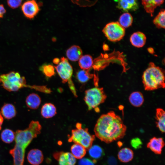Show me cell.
Returning a JSON list of instances; mask_svg holds the SVG:
<instances>
[{
	"label": "cell",
	"instance_id": "28",
	"mask_svg": "<svg viewBox=\"0 0 165 165\" xmlns=\"http://www.w3.org/2000/svg\"><path fill=\"white\" fill-rule=\"evenodd\" d=\"M88 150L90 156L95 160L101 158L103 155V149L98 145H92Z\"/></svg>",
	"mask_w": 165,
	"mask_h": 165
},
{
	"label": "cell",
	"instance_id": "31",
	"mask_svg": "<svg viewBox=\"0 0 165 165\" xmlns=\"http://www.w3.org/2000/svg\"><path fill=\"white\" fill-rule=\"evenodd\" d=\"M22 0H7L8 5L12 9H16L20 6Z\"/></svg>",
	"mask_w": 165,
	"mask_h": 165
},
{
	"label": "cell",
	"instance_id": "7",
	"mask_svg": "<svg viewBox=\"0 0 165 165\" xmlns=\"http://www.w3.org/2000/svg\"><path fill=\"white\" fill-rule=\"evenodd\" d=\"M106 98L103 88L95 87L85 91L84 100L90 110L104 103Z\"/></svg>",
	"mask_w": 165,
	"mask_h": 165
},
{
	"label": "cell",
	"instance_id": "3",
	"mask_svg": "<svg viewBox=\"0 0 165 165\" xmlns=\"http://www.w3.org/2000/svg\"><path fill=\"white\" fill-rule=\"evenodd\" d=\"M0 83L4 89L10 92L17 91L24 87L45 93L48 90L45 86L27 85L25 77L14 71L0 75Z\"/></svg>",
	"mask_w": 165,
	"mask_h": 165
},
{
	"label": "cell",
	"instance_id": "4",
	"mask_svg": "<svg viewBox=\"0 0 165 165\" xmlns=\"http://www.w3.org/2000/svg\"><path fill=\"white\" fill-rule=\"evenodd\" d=\"M142 82L145 90H153L165 86V76L163 70L152 62L144 72Z\"/></svg>",
	"mask_w": 165,
	"mask_h": 165
},
{
	"label": "cell",
	"instance_id": "30",
	"mask_svg": "<svg viewBox=\"0 0 165 165\" xmlns=\"http://www.w3.org/2000/svg\"><path fill=\"white\" fill-rule=\"evenodd\" d=\"M42 72L47 77H50L55 74L53 67L51 65H45L41 67Z\"/></svg>",
	"mask_w": 165,
	"mask_h": 165
},
{
	"label": "cell",
	"instance_id": "12",
	"mask_svg": "<svg viewBox=\"0 0 165 165\" xmlns=\"http://www.w3.org/2000/svg\"><path fill=\"white\" fill-rule=\"evenodd\" d=\"M116 7L122 11H135L138 8L137 0H117Z\"/></svg>",
	"mask_w": 165,
	"mask_h": 165
},
{
	"label": "cell",
	"instance_id": "26",
	"mask_svg": "<svg viewBox=\"0 0 165 165\" xmlns=\"http://www.w3.org/2000/svg\"><path fill=\"white\" fill-rule=\"evenodd\" d=\"M2 141L6 143L12 142L15 139V133L12 130L6 129L3 130L1 134Z\"/></svg>",
	"mask_w": 165,
	"mask_h": 165
},
{
	"label": "cell",
	"instance_id": "29",
	"mask_svg": "<svg viewBox=\"0 0 165 165\" xmlns=\"http://www.w3.org/2000/svg\"><path fill=\"white\" fill-rule=\"evenodd\" d=\"M165 10L161 9L153 20V23L158 28H165Z\"/></svg>",
	"mask_w": 165,
	"mask_h": 165
},
{
	"label": "cell",
	"instance_id": "2",
	"mask_svg": "<svg viewBox=\"0 0 165 165\" xmlns=\"http://www.w3.org/2000/svg\"><path fill=\"white\" fill-rule=\"evenodd\" d=\"M41 129L39 122L33 120L26 129L16 131L15 146L9 151L13 158V165H24L25 149L33 139L40 133Z\"/></svg>",
	"mask_w": 165,
	"mask_h": 165
},
{
	"label": "cell",
	"instance_id": "22",
	"mask_svg": "<svg viewBox=\"0 0 165 165\" xmlns=\"http://www.w3.org/2000/svg\"><path fill=\"white\" fill-rule=\"evenodd\" d=\"M129 100L131 105L137 107L141 106L144 101L143 96L139 91H135L131 93L129 96Z\"/></svg>",
	"mask_w": 165,
	"mask_h": 165
},
{
	"label": "cell",
	"instance_id": "19",
	"mask_svg": "<svg viewBox=\"0 0 165 165\" xmlns=\"http://www.w3.org/2000/svg\"><path fill=\"white\" fill-rule=\"evenodd\" d=\"M118 157L119 160L123 163H127L131 161L134 157L132 150L128 148L121 149L119 152Z\"/></svg>",
	"mask_w": 165,
	"mask_h": 165
},
{
	"label": "cell",
	"instance_id": "16",
	"mask_svg": "<svg viewBox=\"0 0 165 165\" xmlns=\"http://www.w3.org/2000/svg\"><path fill=\"white\" fill-rule=\"evenodd\" d=\"M142 3L146 11L151 16L155 9L163 3L164 0H141Z\"/></svg>",
	"mask_w": 165,
	"mask_h": 165
},
{
	"label": "cell",
	"instance_id": "21",
	"mask_svg": "<svg viewBox=\"0 0 165 165\" xmlns=\"http://www.w3.org/2000/svg\"><path fill=\"white\" fill-rule=\"evenodd\" d=\"M1 113L6 119H10L14 117L16 114V111L14 106L12 104H4L1 108Z\"/></svg>",
	"mask_w": 165,
	"mask_h": 165
},
{
	"label": "cell",
	"instance_id": "20",
	"mask_svg": "<svg viewBox=\"0 0 165 165\" xmlns=\"http://www.w3.org/2000/svg\"><path fill=\"white\" fill-rule=\"evenodd\" d=\"M156 123L157 127L162 133L165 132V113L164 110L161 108L156 109Z\"/></svg>",
	"mask_w": 165,
	"mask_h": 165
},
{
	"label": "cell",
	"instance_id": "25",
	"mask_svg": "<svg viewBox=\"0 0 165 165\" xmlns=\"http://www.w3.org/2000/svg\"><path fill=\"white\" fill-rule=\"evenodd\" d=\"M119 21L118 22L122 27L124 28H127L131 25L133 18L130 13L126 12L121 15Z\"/></svg>",
	"mask_w": 165,
	"mask_h": 165
},
{
	"label": "cell",
	"instance_id": "34",
	"mask_svg": "<svg viewBox=\"0 0 165 165\" xmlns=\"http://www.w3.org/2000/svg\"><path fill=\"white\" fill-rule=\"evenodd\" d=\"M6 12V10L3 5H0V19L2 18Z\"/></svg>",
	"mask_w": 165,
	"mask_h": 165
},
{
	"label": "cell",
	"instance_id": "1",
	"mask_svg": "<svg viewBox=\"0 0 165 165\" xmlns=\"http://www.w3.org/2000/svg\"><path fill=\"white\" fill-rule=\"evenodd\" d=\"M126 126L121 118L113 111L101 115L97 121L94 131L101 141L109 143L123 138Z\"/></svg>",
	"mask_w": 165,
	"mask_h": 165
},
{
	"label": "cell",
	"instance_id": "10",
	"mask_svg": "<svg viewBox=\"0 0 165 165\" xmlns=\"http://www.w3.org/2000/svg\"><path fill=\"white\" fill-rule=\"evenodd\" d=\"M53 156L59 165H75L76 163V158L69 152H57L53 154Z\"/></svg>",
	"mask_w": 165,
	"mask_h": 165
},
{
	"label": "cell",
	"instance_id": "15",
	"mask_svg": "<svg viewBox=\"0 0 165 165\" xmlns=\"http://www.w3.org/2000/svg\"><path fill=\"white\" fill-rule=\"evenodd\" d=\"M82 52L80 47L73 45L68 49L66 51L67 58L70 61H78L82 56Z\"/></svg>",
	"mask_w": 165,
	"mask_h": 165
},
{
	"label": "cell",
	"instance_id": "24",
	"mask_svg": "<svg viewBox=\"0 0 165 165\" xmlns=\"http://www.w3.org/2000/svg\"><path fill=\"white\" fill-rule=\"evenodd\" d=\"M92 57L89 55L82 56L79 60V64L80 68L83 70H90L93 64Z\"/></svg>",
	"mask_w": 165,
	"mask_h": 165
},
{
	"label": "cell",
	"instance_id": "36",
	"mask_svg": "<svg viewBox=\"0 0 165 165\" xmlns=\"http://www.w3.org/2000/svg\"><path fill=\"white\" fill-rule=\"evenodd\" d=\"M3 118L0 112V130L2 128V126L3 123Z\"/></svg>",
	"mask_w": 165,
	"mask_h": 165
},
{
	"label": "cell",
	"instance_id": "8",
	"mask_svg": "<svg viewBox=\"0 0 165 165\" xmlns=\"http://www.w3.org/2000/svg\"><path fill=\"white\" fill-rule=\"evenodd\" d=\"M102 31L107 38L113 42L121 40L125 33V28L118 22H111L107 24Z\"/></svg>",
	"mask_w": 165,
	"mask_h": 165
},
{
	"label": "cell",
	"instance_id": "5",
	"mask_svg": "<svg viewBox=\"0 0 165 165\" xmlns=\"http://www.w3.org/2000/svg\"><path fill=\"white\" fill-rule=\"evenodd\" d=\"M76 127V129L72 130L68 141L79 144L86 150L88 149L92 145L95 139V135L91 134L87 128H82L80 123H77Z\"/></svg>",
	"mask_w": 165,
	"mask_h": 165
},
{
	"label": "cell",
	"instance_id": "32",
	"mask_svg": "<svg viewBox=\"0 0 165 165\" xmlns=\"http://www.w3.org/2000/svg\"><path fill=\"white\" fill-rule=\"evenodd\" d=\"M130 144L135 149H137L141 147L142 142L140 138H136L131 140Z\"/></svg>",
	"mask_w": 165,
	"mask_h": 165
},
{
	"label": "cell",
	"instance_id": "13",
	"mask_svg": "<svg viewBox=\"0 0 165 165\" xmlns=\"http://www.w3.org/2000/svg\"><path fill=\"white\" fill-rule=\"evenodd\" d=\"M27 159L28 162L31 165H39L43 161L44 157L41 150L33 149L28 152Z\"/></svg>",
	"mask_w": 165,
	"mask_h": 165
},
{
	"label": "cell",
	"instance_id": "14",
	"mask_svg": "<svg viewBox=\"0 0 165 165\" xmlns=\"http://www.w3.org/2000/svg\"><path fill=\"white\" fill-rule=\"evenodd\" d=\"M146 37L145 34L140 31L133 33L130 38L131 44L137 48L143 47L146 43Z\"/></svg>",
	"mask_w": 165,
	"mask_h": 165
},
{
	"label": "cell",
	"instance_id": "9",
	"mask_svg": "<svg viewBox=\"0 0 165 165\" xmlns=\"http://www.w3.org/2000/svg\"><path fill=\"white\" fill-rule=\"evenodd\" d=\"M21 9L25 16L31 19L34 18L40 10L38 3L35 0L25 2L22 6Z\"/></svg>",
	"mask_w": 165,
	"mask_h": 165
},
{
	"label": "cell",
	"instance_id": "23",
	"mask_svg": "<svg viewBox=\"0 0 165 165\" xmlns=\"http://www.w3.org/2000/svg\"><path fill=\"white\" fill-rule=\"evenodd\" d=\"M72 154L75 158L81 159L83 157L86 153V149L82 145L75 143L71 148Z\"/></svg>",
	"mask_w": 165,
	"mask_h": 165
},
{
	"label": "cell",
	"instance_id": "35",
	"mask_svg": "<svg viewBox=\"0 0 165 165\" xmlns=\"http://www.w3.org/2000/svg\"><path fill=\"white\" fill-rule=\"evenodd\" d=\"M116 161L114 158H110L108 160V163L110 165H116Z\"/></svg>",
	"mask_w": 165,
	"mask_h": 165
},
{
	"label": "cell",
	"instance_id": "6",
	"mask_svg": "<svg viewBox=\"0 0 165 165\" xmlns=\"http://www.w3.org/2000/svg\"><path fill=\"white\" fill-rule=\"evenodd\" d=\"M54 67L61 78L62 83L68 82L71 91L75 97H77L76 89L72 79V68L68 59L64 57H61L58 65Z\"/></svg>",
	"mask_w": 165,
	"mask_h": 165
},
{
	"label": "cell",
	"instance_id": "33",
	"mask_svg": "<svg viewBox=\"0 0 165 165\" xmlns=\"http://www.w3.org/2000/svg\"><path fill=\"white\" fill-rule=\"evenodd\" d=\"M95 160L87 158H82L79 162V165H94Z\"/></svg>",
	"mask_w": 165,
	"mask_h": 165
},
{
	"label": "cell",
	"instance_id": "27",
	"mask_svg": "<svg viewBox=\"0 0 165 165\" xmlns=\"http://www.w3.org/2000/svg\"><path fill=\"white\" fill-rule=\"evenodd\" d=\"M89 70L82 69L77 72L76 77L79 82L82 83H85L93 78V74L90 73Z\"/></svg>",
	"mask_w": 165,
	"mask_h": 165
},
{
	"label": "cell",
	"instance_id": "11",
	"mask_svg": "<svg viewBox=\"0 0 165 165\" xmlns=\"http://www.w3.org/2000/svg\"><path fill=\"white\" fill-rule=\"evenodd\" d=\"M164 146V142L161 138L154 137L151 138L147 145V147L156 154L161 153L162 149Z\"/></svg>",
	"mask_w": 165,
	"mask_h": 165
},
{
	"label": "cell",
	"instance_id": "17",
	"mask_svg": "<svg viewBox=\"0 0 165 165\" xmlns=\"http://www.w3.org/2000/svg\"><path fill=\"white\" fill-rule=\"evenodd\" d=\"M41 99L37 94L32 93L26 97V103L28 107L32 109H37L41 103Z\"/></svg>",
	"mask_w": 165,
	"mask_h": 165
},
{
	"label": "cell",
	"instance_id": "37",
	"mask_svg": "<svg viewBox=\"0 0 165 165\" xmlns=\"http://www.w3.org/2000/svg\"><path fill=\"white\" fill-rule=\"evenodd\" d=\"M60 61L58 58H55L53 61V63L55 64H58Z\"/></svg>",
	"mask_w": 165,
	"mask_h": 165
},
{
	"label": "cell",
	"instance_id": "18",
	"mask_svg": "<svg viewBox=\"0 0 165 165\" xmlns=\"http://www.w3.org/2000/svg\"><path fill=\"white\" fill-rule=\"evenodd\" d=\"M41 114L44 118L48 119L54 116L57 114L55 106L51 103H46L42 107Z\"/></svg>",
	"mask_w": 165,
	"mask_h": 165
}]
</instances>
